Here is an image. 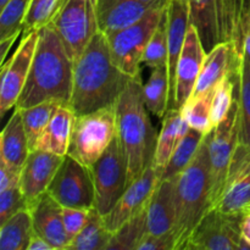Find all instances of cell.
<instances>
[{"mask_svg": "<svg viewBox=\"0 0 250 250\" xmlns=\"http://www.w3.org/2000/svg\"><path fill=\"white\" fill-rule=\"evenodd\" d=\"M241 56L234 54L231 42H220L214 49L207 53L199 78L195 84L193 97H200L215 89L220 81L224 80L232 70L238 67Z\"/></svg>", "mask_w": 250, "mask_h": 250, "instance_id": "20", "label": "cell"}, {"mask_svg": "<svg viewBox=\"0 0 250 250\" xmlns=\"http://www.w3.org/2000/svg\"><path fill=\"white\" fill-rule=\"evenodd\" d=\"M190 129L189 124L182 116V111L177 107H170L163 117V126L158 134L155 155L153 165L164 172L170 161L171 155L178 142L188 133ZM163 177V176H161Z\"/></svg>", "mask_w": 250, "mask_h": 250, "instance_id": "23", "label": "cell"}, {"mask_svg": "<svg viewBox=\"0 0 250 250\" xmlns=\"http://www.w3.org/2000/svg\"><path fill=\"white\" fill-rule=\"evenodd\" d=\"M148 233L146 226V210L129 220L121 229H117L112 236L107 249L137 250L139 242Z\"/></svg>", "mask_w": 250, "mask_h": 250, "instance_id": "33", "label": "cell"}, {"mask_svg": "<svg viewBox=\"0 0 250 250\" xmlns=\"http://www.w3.org/2000/svg\"><path fill=\"white\" fill-rule=\"evenodd\" d=\"M117 137L116 104L75 117L67 155L92 167Z\"/></svg>", "mask_w": 250, "mask_h": 250, "instance_id": "5", "label": "cell"}, {"mask_svg": "<svg viewBox=\"0 0 250 250\" xmlns=\"http://www.w3.org/2000/svg\"><path fill=\"white\" fill-rule=\"evenodd\" d=\"M39 38L38 31L23 33L16 51L1 65L0 80V114L15 107L28 78Z\"/></svg>", "mask_w": 250, "mask_h": 250, "instance_id": "12", "label": "cell"}, {"mask_svg": "<svg viewBox=\"0 0 250 250\" xmlns=\"http://www.w3.org/2000/svg\"><path fill=\"white\" fill-rule=\"evenodd\" d=\"M112 236L114 233L105 226L103 215L95 208H92L87 224L68 244L67 250H105L109 248Z\"/></svg>", "mask_w": 250, "mask_h": 250, "instance_id": "28", "label": "cell"}, {"mask_svg": "<svg viewBox=\"0 0 250 250\" xmlns=\"http://www.w3.org/2000/svg\"><path fill=\"white\" fill-rule=\"evenodd\" d=\"M142 63L150 68L167 66V9L149 41Z\"/></svg>", "mask_w": 250, "mask_h": 250, "instance_id": "35", "label": "cell"}, {"mask_svg": "<svg viewBox=\"0 0 250 250\" xmlns=\"http://www.w3.org/2000/svg\"><path fill=\"white\" fill-rule=\"evenodd\" d=\"M17 38H19V36H12V37H9V38L0 41V55H1V65L5 62V61H6L7 54H9L11 46L15 44V42L17 41Z\"/></svg>", "mask_w": 250, "mask_h": 250, "instance_id": "42", "label": "cell"}, {"mask_svg": "<svg viewBox=\"0 0 250 250\" xmlns=\"http://www.w3.org/2000/svg\"><path fill=\"white\" fill-rule=\"evenodd\" d=\"M137 250H173V237L172 234L154 236L146 233L139 242Z\"/></svg>", "mask_w": 250, "mask_h": 250, "instance_id": "39", "label": "cell"}, {"mask_svg": "<svg viewBox=\"0 0 250 250\" xmlns=\"http://www.w3.org/2000/svg\"><path fill=\"white\" fill-rule=\"evenodd\" d=\"M204 136L205 134L200 133L197 129L190 127L188 133L176 146L170 161L164 170L161 180L163 178H176L189 166L202 144Z\"/></svg>", "mask_w": 250, "mask_h": 250, "instance_id": "30", "label": "cell"}, {"mask_svg": "<svg viewBox=\"0 0 250 250\" xmlns=\"http://www.w3.org/2000/svg\"><path fill=\"white\" fill-rule=\"evenodd\" d=\"M23 209H27V200L20 186L0 192V224Z\"/></svg>", "mask_w": 250, "mask_h": 250, "instance_id": "37", "label": "cell"}, {"mask_svg": "<svg viewBox=\"0 0 250 250\" xmlns=\"http://www.w3.org/2000/svg\"><path fill=\"white\" fill-rule=\"evenodd\" d=\"M27 250H54V249L53 247L45 241V239H43L42 237H39L38 234L34 233L33 237H32L31 242H29Z\"/></svg>", "mask_w": 250, "mask_h": 250, "instance_id": "41", "label": "cell"}, {"mask_svg": "<svg viewBox=\"0 0 250 250\" xmlns=\"http://www.w3.org/2000/svg\"><path fill=\"white\" fill-rule=\"evenodd\" d=\"M241 220L242 216L209 210L193 231L186 250L250 249L242 238Z\"/></svg>", "mask_w": 250, "mask_h": 250, "instance_id": "11", "label": "cell"}, {"mask_svg": "<svg viewBox=\"0 0 250 250\" xmlns=\"http://www.w3.org/2000/svg\"><path fill=\"white\" fill-rule=\"evenodd\" d=\"M0 225V249L27 250L34 234L33 221L28 209L21 210Z\"/></svg>", "mask_w": 250, "mask_h": 250, "instance_id": "26", "label": "cell"}, {"mask_svg": "<svg viewBox=\"0 0 250 250\" xmlns=\"http://www.w3.org/2000/svg\"><path fill=\"white\" fill-rule=\"evenodd\" d=\"M65 156L55 155L42 150H31L20 176V188L27 204L48 190L56 171Z\"/></svg>", "mask_w": 250, "mask_h": 250, "instance_id": "18", "label": "cell"}, {"mask_svg": "<svg viewBox=\"0 0 250 250\" xmlns=\"http://www.w3.org/2000/svg\"><path fill=\"white\" fill-rule=\"evenodd\" d=\"M190 24L197 28L205 51L209 53L220 43L215 0H188Z\"/></svg>", "mask_w": 250, "mask_h": 250, "instance_id": "25", "label": "cell"}, {"mask_svg": "<svg viewBox=\"0 0 250 250\" xmlns=\"http://www.w3.org/2000/svg\"><path fill=\"white\" fill-rule=\"evenodd\" d=\"M163 172L151 164L136 181L128 185L115 207L103 216L106 229L115 233L126 222L148 209L149 202L161 180Z\"/></svg>", "mask_w": 250, "mask_h": 250, "instance_id": "13", "label": "cell"}, {"mask_svg": "<svg viewBox=\"0 0 250 250\" xmlns=\"http://www.w3.org/2000/svg\"><path fill=\"white\" fill-rule=\"evenodd\" d=\"M239 143V106L234 102L226 119L209 133L210 210L215 209L224 194L232 160Z\"/></svg>", "mask_w": 250, "mask_h": 250, "instance_id": "6", "label": "cell"}, {"mask_svg": "<svg viewBox=\"0 0 250 250\" xmlns=\"http://www.w3.org/2000/svg\"><path fill=\"white\" fill-rule=\"evenodd\" d=\"M189 24L188 0H170L167 5V71L170 81L168 109L176 107V71Z\"/></svg>", "mask_w": 250, "mask_h": 250, "instance_id": "17", "label": "cell"}, {"mask_svg": "<svg viewBox=\"0 0 250 250\" xmlns=\"http://www.w3.org/2000/svg\"><path fill=\"white\" fill-rule=\"evenodd\" d=\"M241 234L243 241L250 247V214H244L242 216Z\"/></svg>", "mask_w": 250, "mask_h": 250, "instance_id": "43", "label": "cell"}, {"mask_svg": "<svg viewBox=\"0 0 250 250\" xmlns=\"http://www.w3.org/2000/svg\"><path fill=\"white\" fill-rule=\"evenodd\" d=\"M167 5L151 7L138 22L107 37L115 66L128 77L139 76L144 51Z\"/></svg>", "mask_w": 250, "mask_h": 250, "instance_id": "7", "label": "cell"}, {"mask_svg": "<svg viewBox=\"0 0 250 250\" xmlns=\"http://www.w3.org/2000/svg\"><path fill=\"white\" fill-rule=\"evenodd\" d=\"M75 117V112L68 105H61L38 138L34 149L60 156L67 155Z\"/></svg>", "mask_w": 250, "mask_h": 250, "instance_id": "24", "label": "cell"}, {"mask_svg": "<svg viewBox=\"0 0 250 250\" xmlns=\"http://www.w3.org/2000/svg\"><path fill=\"white\" fill-rule=\"evenodd\" d=\"M31 0H9L0 14V41L23 32V23Z\"/></svg>", "mask_w": 250, "mask_h": 250, "instance_id": "34", "label": "cell"}, {"mask_svg": "<svg viewBox=\"0 0 250 250\" xmlns=\"http://www.w3.org/2000/svg\"><path fill=\"white\" fill-rule=\"evenodd\" d=\"M144 102L149 112L158 117L165 116L170 102V81L167 66L151 68L146 84H143Z\"/></svg>", "mask_w": 250, "mask_h": 250, "instance_id": "27", "label": "cell"}, {"mask_svg": "<svg viewBox=\"0 0 250 250\" xmlns=\"http://www.w3.org/2000/svg\"><path fill=\"white\" fill-rule=\"evenodd\" d=\"M243 51L249 56V59H250V29L248 31V33L246 34V38H244Z\"/></svg>", "mask_w": 250, "mask_h": 250, "instance_id": "45", "label": "cell"}, {"mask_svg": "<svg viewBox=\"0 0 250 250\" xmlns=\"http://www.w3.org/2000/svg\"><path fill=\"white\" fill-rule=\"evenodd\" d=\"M148 112L141 76H137L128 81L116 102L117 138L126 156L127 185L143 175L155 155L158 136Z\"/></svg>", "mask_w": 250, "mask_h": 250, "instance_id": "3", "label": "cell"}, {"mask_svg": "<svg viewBox=\"0 0 250 250\" xmlns=\"http://www.w3.org/2000/svg\"><path fill=\"white\" fill-rule=\"evenodd\" d=\"M31 153L21 111L15 107L0 137V165L21 172Z\"/></svg>", "mask_w": 250, "mask_h": 250, "instance_id": "22", "label": "cell"}, {"mask_svg": "<svg viewBox=\"0 0 250 250\" xmlns=\"http://www.w3.org/2000/svg\"><path fill=\"white\" fill-rule=\"evenodd\" d=\"M246 214H250V205L248 208H247V210H246Z\"/></svg>", "mask_w": 250, "mask_h": 250, "instance_id": "47", "label": "cell"}, {"mask_svg": "<svg viewBox=\"0 0 250 250\" xmlns=\"http://www.w3.org/2000/svg\"><path fill=\"white\" fill-rule=\"evenodd\" d=\"M216 88V87H215ZM214 90L200 97H193L181 107L182 116L192 128L203 134L210 133L215 128L211 121V103Z\"/></svg>", "mask_w": 250, "mask_h": 250, "instance_id": "32", "label": "cell"}, {"mask_svg": "<svg viewBox=\"0 0 250 250\" xmlns=\"http://www.w3.org/2000/svg\"><path fill=\"white\" fill-rule=\"evenodd\" d=\"M209 210V133H207L192 163L176 177L173 250H186L193 231Z\"/></svg>", "mask_w": 250, "mask_h": 250, "instance_id": "4", "label": "cell"}, {"mask_svg": "<svg viewBox=\"0 0 250 250\" xmlns=\"http://www.w3.org/2000/svg\"><path fill=\"white\" fill-rule=\"evenodd\" d=\"M176 178H163L159 182L146 209L148 233L154 236L172 234L175 222Z\"/></svg>", "mask_w": 250, "mask_h": 250, "instance_id": "21", "label": "cell"}, {"mask_svg": "<svg viewBox=\"0 0 250 250\" xmlns=\"http://www.w3.org/2000/svg\"><path fill=\"white\" fill-rule=\"evenodd\" d=\"M20 176L21 172L14 171L4 165H0V192L10 187L20 186Z\"/></svg>", "mask_w": 250, "mask_h": 250, "instance_id": "40", "label": "cell"}, {"mask_svg": "<svg viewBox=\"0 0 250 250\" xmlns=\"http://www.w3.org/2000/svg\"><path fill=\"white\" fill-rule=\"evenodd\" d=\"M46 192L61 207L94 208V183L90 168L70 155L63 158Z\"/></svg>", "mask_w": 250, "mask_h": 250, "instance_id": "10", "label": "cell"}, {"mask_svg": "<svg viewBox=\"0 0 250 250\" xmlns=\"http://www.w3.org/2000/svg\"><path fill=\"white\" fill-rule=\"evenodd\" d=\"M60 106L61 104L58 102H45L27 107V109H19L21 111L24 131H26L27 138H28L31 150H33L38 138Z\"/></svg>", "mask_w": 250, "mask_h": 250, "instance_id": "31", "label": "cell"}, {"mask_svg": "<svg viewBox=\"0 0 250 250\" xmlns=\"http://www.w3.org/2000/svg\"><path fill=\"white\" fill-rule=\"evenodd\" d=\"M237 102L239 106V143L250 149V59L244 51L238 65Z\"/></svg>", "mask_w": 250, "mask_h": 250, "instance_id": "29", "label": "cell"}, {"mask_svg": "<svg viewBox=\"0 0 250 250\" xmlns=\"http://www.w3.org/2000/svg\"><path fill=\"white\" fill-rule=\"evenodd\" d=\"M50 24L75 62L99 31L95 0H62Z\"/></svg>", "mask_w": 250, "mask_h": 250, "instance_id": "8", "label": "cell"}, {"mask_svg": "<svg viewBox=\"0 0 250 250\" xmlns=\"http://www.w3.org/2000/svg\"><path fill=\"white\" fill-rule=\"evenodd\" d=\"M62 0H31L23 23V33L38 31L51 22Z\"/></svg>", "mask_w": 250, "mask_h": 250, "instance_id": "36", "label": "cell"}, {"mask_svg": "<svg viewBox=\"0 0 250 250\" xmlns=\"http://www.w3.org/2000/svg\"><path fill=\"white\" fill-rule=\"evenodd\" d=\"M90 209H81V208H65L62 207L63 226L68 238V244L76 238L78 233L83 229L89 217ZM67 250V249H66Z\"/></svg>", "mask_w": 250, "mask_h": 250, "instance_id": "38", "label": "cell"}, {"mask_svg": "<svg viewBox=\"0 0 250 250\" xmlns=\"http://www.w3.org/2000/svg\"><path fill=\"white\" fill-rule=\"evenodd\" d=\"M94 183V208L104 216L127 188V163L119 138H115L105 153L90 167Z\"/></svg>", "mask_w": 250, "mask_h": 250, "instance_id": "9", "label": "cell"}, {"mask_svg": "<svg viewBox=\"0 0 250 250\" xmlns=\"http://www.w3.org/2000/svg\"><path fill=\"white\" fill-rule=\"evenodd\" d=\"M131 80L115 66L107 37L98 31L73 62L72 97L68 106L76 116L116 104Z\"/></svg>", "mask_w": 250, "mask_h": 250, "instance_id": "1", "label": "cell"}, {"mask_svg": "<svg viewBox=\"0 0 250 250\" xmlns=\"http://www.w3.org/2000/svg\"><path fill=\"white\" fill-rule=\"evenodd\" d=\"M33 221L34 233L45 239L54 250H66L68 238L63 226L62 207L45 192L27 204Z\"/></svg>", "mask_w": 250, "mask_h": 250, "instance_id": "16", "label": "cell"}, {"mask_svg": "<svg viewBox=\"0 0 250 250\" xmlns=\"http://www.w3.org/2000/svg\"><path fill=\"white\" fill-rule=\"evenodd\" d=\"M151 7L141 0H95L99 31L112 36L138 22Z\"/></svg>", "mask_w": 250, "mask_h": 250, "instance_id": "19", "label": "cell"}, {"mask_svg": "<svg viewBox=\"0 0 250 250\" xmlns=\"http://www.w3.org/2000/svg\"><path fill=\"white\" fill-rule=\"evenodd\" d=\"M142 2L150 5V6H166L170 0H141Z\"/></svg>", "mask_w": 250, "mask_h": 250, "instance_id": "44", "label": "cell"}, {"mask_svg": "<svg viewBox=\"0 0 250 250\" xmlns=\"http://www.w3.org/2000/svg\"><path fill=\"white\" fill-rule=\"evenodd\" d=\"M73 87V61L50 23L39 29L33 62L15 107L27 109L45 102L70 105Z\"/></svg>", "mask_w": 250, "mask_h": 250, "instance_id": "2", "label": "cell"}, {"mask_svg": "<svg viewBox=\"0 0 250 250\" xmlns=\"http://www.w3.org/2000/svg\"><path fill=\"white\" fill-rule=\"evenodd\" d=\"M250 205V149L238 143L229 168L224 194L215 209L227 215L243 216Z\"/></svg>", "mask_w": 250, "mask_h": 250, "instance_id": "14", "label": "cell"}, {"mask_svg": "<svg viewBox=\"0 0 250 250\" xmlns=\"http://www.w3.org/2000/svg\"><path fill=\"white\" fill-rule=\"evenodd\" d=\"M205 56L207 51L199 33L193 24H189L176 71L175 100L177 109H181L193 95Z\"/></svg>", "mask_w": 250, "mask_h": 250, "instance_id": "15", "label": "cell"}, {"mask_svg": "<svg viewBox=\"0 0 250 250\" xmlns=\"http://www.w3.org/2000/svg\"><path fill=\"white\" fill-rule=\"evenodd\" d=\"M7 1H9V0H0V9H1V7L4 6Z\"/></svg>", "mask_w": 250, "mask_h": 250, "instance_id": "46", "label": "cell"}]
</instances>
